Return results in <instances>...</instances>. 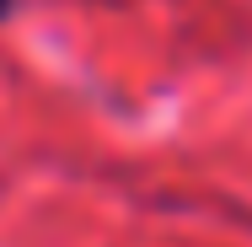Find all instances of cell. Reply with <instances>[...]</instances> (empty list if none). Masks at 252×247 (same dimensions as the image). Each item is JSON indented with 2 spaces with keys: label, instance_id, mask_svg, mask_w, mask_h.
<instances>
[{
  "label": "cell",
  "instance_id": "1",
  "mask_svg": "<svg viewBox=\"0 0 252 247\" xmlns=\"http://www.w3.org/2000/svg\"><path fill=\"white\" fill-rule=\"evenodd\" d=\"M5 11H11V0H0V16H5Z\"/></svg>",
  "mask_w": 252,
  "mask_h": 247
}]
</instances>
